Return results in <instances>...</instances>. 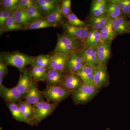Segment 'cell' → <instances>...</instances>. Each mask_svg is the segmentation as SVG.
<instances>
[{
	"instance_id": "obj_3",
	"label": "cell",
	"mask_w": 130,
	"mask_h": 130,
	"mask_svg": "<svg viewBox=\"0 0 130 130\" xmlns=\"http://www.w3.org/2000/svg\"><path fill=\"white\" fill-rule=\"evenodd\" d=\"M84 45L83 42L79 39L73 38L64 34H58L57 43L52 53H60L71 54L78 50Z\"/></svg>"
},
{
	"instance_id": "obj_29",
	"label": "cell",
	"mask_w": 130,
	"mask_h": 130,
	"mask_svg": "<svg viewBox=\"0 0 130 130\" xmlns=\"http://www.w3.org/2000/svg\"><path fill=\"white\" fill-rule=\"evenodd\" d=\"M50 55L41 54L36 56L35 59L31 64L32 67L47 68L50 61Z\"/></svg>"
},
{
	"instance_id": "obj_25",
	"label": "cell",
	"mask_w": 130,
	"mask_h": 130,
	"mask_svg": "<svg viewBox=\"0 0 130 130\" xmlns=\"http://www.w3.org/2000/svg\"><path fill=\"white\" fill-rule=\"evenodd\" d=\"M107 12L110 20H113L122 15L116 0H107Z\"/></svg>"
},
{
	"instance_id": "obj_26",
	"label": "cell",
	"mask_w": 130,
	"mask_h": 130,
	"mask_svg": "<svg viewBox=\"0 0 130 130\" xmlns=\"http://www.w3.org/2000/svg\"><path fill=\"white\" fill-rule=\"evenodd\" d=\"M24 28L17 23L12 14L8 18L3 28L0 29L1 34L8 31L23 30Z\"/></svg>"
},
{
	"instance_id": "obj_14",
	"label": "cell",
	"mask_w": 130,
	"mask_h": 130,
	"mask_svg": "<svg viewBox=\"0 0 130 130\" xmlns=\"http://www.w3.org/2000/svg\"><path fill=\"white\" fill-rule=\"evenodd\" d=\"M78 51L86 64L93 66L98 65L96 48L83 46Z\"/></svg>"
},
{
	"instance_id": "obj_8",
	"label": "cell",
	"mask_w": 130,
	"mask_h": 130,
	"mask_svg": "<svg viewBox=\"0 0 130 130\" xmlns=\"http://www.w3.org/2000/svg\"><path fill=\"white\" fill-rule=\"evenodd\" d=\"M93 83L100 89L109 85V74L106 66L98 65L95 66Z\"/></svg>"
},
{
	"instance_id": "obj_42",
	"label": "cell",
	"mask_w": 130,
	"mask_h": 130,
	"mask_svg": "<svg viewBox=\"0 0 130 130\" xmlns=\"http://www.w3.org/2000/svg\"></svg>"
},
{
	"instance_id": "obj_22",
	"label": "cell",
	"mask_w": 130,
	"mask_h": 130,
	"mask_svg": "<svg viewBox=\"0 0 130 130\" xmlns=\"http://www.w3.org/2000/svg\"><path fill=\"white\" fill-rule=\"evenodd\" d=\"M100 33L101 43L107 42L112 43L118 36L113 29L111 20L103 29L100 31Z\"/></svg>"
},
{
	"instance_id": "obj_16",
	"label": "cell",
	"mask_w": 130,
	"mask_h": 130,
	"mask_svg": "<svg viewBox=\"0 0 130 130\" xmlns=\"http://www.w3.org/2000/svg\"><path fill=\"white\" fill-rule=\"evenodd\" d=\"M44 96L38 89L37 83L33 82L28 93L24 95L25 101L31 105L43 101Z\"/></svg>"
},
{
	"instance_id": "obj_23",
	"label": "cell",
	"mask_w": 130,
	"mask_h": 130,
	"mask_svg": "<svg viewBox=\"0 0 130 130\" xmlns=\"http://www.w3.org/2000/svg\"><path fill=\"white\" fill-rule=\"evenodd\" d=\"M43 18L49 23L56 25L57 27L59 25H61L64 22V19L66 18L61 11L60 5L53 11Z\"/></svg>"
},
{
	"instance_id": "obj_36",
	"label": "cell",
	"mask_w": 130,
	"mask_h": 130,
	"mask_svg": "<svg viewBox=\"0 0 130 130\" xmlns=\"http://www.w3.org/2000/svg\"><path fill=\"white\" fill-rule=\"evenodd\" d=\"M12 11L6 9L0 10V29L3 28L6 20L12 14Z\"/></svg>"
},
{
	"instance_id": "obj_35",
	"label": "cell",
	"mask_w": 130,
	"mask_h": 130,
	"mask_svg": "<svg viewBox=\"0 0 130 130\" xmlns=\"http://www.w3.org/2000/svg\"><path fill=\"white\" fill-rule=\"evenodd\" d=\"M35 1L37 5H45L55 8L59 6L60 2V1L56 0H37Z\"/></svg>"
},
{
	"instance_id": "obj_38",
	"label": "cell",
	"mask_w": 130,
	"mask_h": 130,
	"mask_svg": "<svg viewBox=\"0 0 130 130\" xmlns=\"http://www.w3.org/2000/svg\"><path fill=\"white\" fill-rule=\"evenodd\" d=\"M100 24V30L103 29L108 23L110 20L107 12L98 17Z\"/></svg>"
},
{
	"instance_id": "obj_4",
	"label": "cell",
	"mask_w": 130,
	"mask_h": 130,
	"mask_svg": "<svg viewBox=\"0 0 130 130\" xmlns=\"http://www.w3.org/2000/svg\"><path fill=\"white\" fill-rule=\"evenodd\" d=\"M59 103H49L42 101L32 105L34 116L31 126H37L41 121L53 113L59 105Z\"/></svg>"
},
{
	"instance_id": "obj_33",
	"label": "cell",
	"mask_w": 130,
	"mask_h": 130,
	"mask_svg": "<svg viewBox=\"0 0 130 130\" xmlns=\"http://www.w3.org/2000/svg\"><path fill=\"white\" fill-rule=\"evenodd\" d=\"M1 1V9H8L12 11L18 7L19 0H3Z\"/></svg>"
},
{
	"instance_id": "obj_2",
	"label": "cell",
	"mask_w": 130,
	"mask_h": 130,
	"mask_svg": "<svg viewBox=\"0 0 130 130\" xmlns=\"http://www.w3.org/2000/svg\"><path fill=\"white\" fill-rule=\"evenodd\" d=\"M100 90L93 83H84L77 90L72 93L71 95L75 105H85L90 101Z\"/></svg>"
},
{
	"instance_id": "obj_12",
	"label": "cell",
	"mask_w": 130,
	"mask_h": 130,
	"mask_svg": "<svg viewBox=\"0 0 130 130\" xmlns=\"http://www.w3.org/2000/svg\"><path fill=\"white\" fill-rule=\"evenodd\" d=\"M112 26L117 36L130 33V20L126 16H120L111 20Z\"/></svg>"
},
{
	"instance_id": "obj_15",
	"label": "cell",
	"mask_w": 130,
	"mask_h": 130,
	"mask_svg": "<svg viewBox=\"0 0 130 130\" xmlns=\"http://www.w3.org/2000/svg\"><path fill=\"white\" fill-rule=\"evenodd\" d=\"M33 82L29 71L25 70L22 72L16 87L19 91L24 96V95L29 90Z\"/></svg>"
},
{
	"instance_id": "obj_34",
	"label": "cell",
	"mask_w": 130,
	"mask_h": 130,
	"mask_svg": "<svg viewBox=\"0 0 130 130\" xmlns=\"http://www.w3.org/2000/svg\"><path fill=\"white\" fill-rule=\"evenodd\" d=\"M60 6L61 11L65 18L72 12L71 0L60 1Z\"/></svg>"
},
{
	"instance_id": "obj_11",
	"label": "cell",
	"mask_w": 130,
	"mask_h": 130,
	"mask_svg": "<svg viewBox=\"0 0 130 130\" xmlns=\"http://www.w3.org/2000/svg\"><path fill=\"white\" fill-rule=\"evenodd\" d=\"M98 65L106 66L112 55L111 43L102 42L96 48Z\"/></svg>"
},
{
	"instance_id": "obj_9",
	"label": "cell",
	"mask_w": 130,
	"mask_h": 130,
	"mask_svg": "<svg viewBox=\"0 0 130 130\" xmlns=\"http://www.w3.org/2000/svg\"><path fill=\"white\" fill-rule=\"evenodd\" d=\"M85 64L78 50L74 51L70 54L68 59L67 74H76Z\"/></svg>"
},
{
	"instance_id": "obj_18",
	"label": "cell",
	"mask_w": 130,
	"mask_h": 130,
	"mask_svg": "<svg viewBox=\"0 0 130 130\" xmlns=\"http://www.w3.org/2000/svg\"><path fill=\"white\" fill-rule=\"evenodd\" d=\"M65 74L57 70L48 69L45 81L47 86H62L63 78Z\"/></svg>"
},
{
	"instance_id": "obj_37",
	"label": "cell",
	"mask_w": 130,
	"mask_h": 130,
	"mask_svg": "<svg viewBox=\"0 0 130 130\" xmlns=\"http://www.w3.org/2000/svg\"><path fill=\"white\" fill-rule=\"evenodd\" d=\"M88 25L93 29L100 31V24L98 17H89L86 21Z\"/></svg>"
},
{
	"instance_id": "obj_30",
	"label": "cell",
	"mask_w": 130,
	"mask_h": 130,
	"mask_svg": "<svg viewBox=\"0 0 130 130\" xmlns=\"http://www.w3.org/2000/svg\"><path fill=\"white\" fill-rule=\"evenodd\" d=\"M26 10L28 16L32 21L43 18V14L35 1V3L27 8Z\"/></svg>"
},
{
	"instance_id": "obj_40",
	"label": "cell",
	"mask_w": 130,
	"mask_h": 130,
	"mask_svg": "<svg viewBox=\"0 0 130 130\" xmlns=\"http://www.w3.org/2000/svg\"><path fill=\"white\" fill-rule=\"evenodd\" d=\"M121 13L123 16L130 19V0H126L124 7Z\"/></svg>"
},
{
	"instance_id": "obj_6",
	"label": "cell",
	"mask_w": 130,
	"mask_h": 130,
	"mask_svg": "<svg viewBox=\"0 0 130 130\" xmlns=\"http://www.w3.org/2000/svg\"><path fill=\"white\" fill-rule=\"evenodd\" d=\"M63 34L73 38L79 39L84 44L89 32L93 29L89 25L84 27H76L70 25L67 22L62 24Z\"/></svg>"
},
{
	"instance_id": "obj_17",
	"label": "cell",
	"mask_w": 130,
	"mask_h": 130,
	"mask_svg": "<svg viewBox=\"0 0 130 130\" xmlns=\"http://www.w3.org/2000/svg\"><path fill=\"white\" fill-rule=\"evenodd\" d=\"M12 14L17 23L22 26L24 28L28 26L32 21L28 16L25 8L18 6L13 10Z\"/></svg>"
},
{
	"instance_id": "obj_28",
	"label": "cell",
	"mask_w": 130,
	"mask_h": 130,
	"mask_svg": "<svg viewBox=\"0 0 130 130\" xmlns=\"http://www.w3.org/2000/svg\"><path fill=\"white\" fill-rule=\"evenodd\" d=\"M7 106L10 110L13 118L19 122H24L25 121L22 116L18 104L14 103L6 102Z\"/></svg>"
},
{
	"instance_id": "obj_21",
	"label": "cell",
	"mask_w": 130,
	"mask_h": 130,
	"mask_svg": "<svg viewBox=\"0 0 130 130\" xmlns=\"http://www.w3.org/2000/svg\"><path fill=\"white\" fill-rule=\"evenodd\" d=\"M95 66L85 64L76 74L83 83H93Z\"/></svg>"
},
{
	"instance_id": "obj_41",
	"label": "cell",
	"mask_w": 130,
	"mask_h": 130,
	"mask_svg": "<svg viewBox=\"0 0 130 130\" xmlns=\"http://www.w3.org/2000/svg\"><path fill=\"white\" fill-rule=\"evenodd\" d=\"M8 72L7 66L2 61L0 60V77H5L7 75Z\"/></svg>"
},
{
	"instance_id": "obj_5",
	"label": "cell",
	"mask_w": 130,
	"mask_h": 130,
	"mask_svg": "<svg viewBox=\"0 0 130 130\" xmlns=\"http://www.w3.org/2000/svg\"><path fill=\"white\" fill-rule=\"evenodd\" d=\"M42 92L49 103H60L71 94L70 91L61 86H47Z\"/></svg>"
},
{
	"instance_id": "obj_39",
	"label": "cell",
	"mask_w": 130,
	"mask_h": 130,
	"mask_svg": "<svg viewBox=\"0 0 130 130\" xmlns=\"http://www.w3.org/2000/svg\"><path fill=\"white\" fill-rule=\"evenodd\" d=\"M35 3V1L33 0H19L18 6L26 9Z\"/></svg>"
},
{
	"instance_id": "obj_1",
	"label": "cell",
	"mask_w": 130,
	"mask_h": 130,
	"mask_svg": "<svg viewBox=\"0 0 130 130\" xmlns=\"http://www.w3.org/2000/svg\"><path fill=\"white\" fill-rule=\"evenodd\" d=\"M36 56H29L18 51L2 52L0 55V60L7 66H11L18 69L20 72H23L26 67L31 65Z\"/></svg>"
},
{
	"instance_id": "obj_10",
	"label": "cell",
	"mask_w": 130,
	"mask_h": 130,
	"mask_svg": "<svg viewBox=\"0 0 130 130\" xmlns=\"http://www.w3.org/2000/svg\"><path fill=\"white\" fill-rule=\"evenodd\" d=\"M0 95L6 102L14 103L18 104L24 98V95L19 91L16 86L11 88L5 86L0 88Z\"/></svg>"
},
{
	"instance_id": "obj_32",
	"label": "cell",
	"mask_w": 130,
	"mask_h": 130,
	"mask_svg": "<svg viewBox=\"0 0 130 130\" xmlns=\"http://www.w3.org/2000/svg\"><path fill=\"white\" fill-rule=\"evenodd\" d=\"M93 36L90 42L88 44L85 45V46L97 48L98 47L101 43L100 30L93 29Z\"/></svg>"
},
{
	"instance_id": "obj_7",
	"label": "cell",
	"mask_w": 130,
	"mask_h": 130,
	"mask_svg": "<svg viewBox=\"0 0 130 130\" xmlns=\"http://www.w3.org/2000/svg\"><path fill=\"white\" fill-rule=\"evenodd\" d=\"M71 54L60 53H52L50 55V61L47 68L67 74L68 61Z\"/></svg>"
},
{
	"instance_id": "obj_27",
	"label": "cell",
	"mask_w": 130,
	"mask_h": 130,
	"mask_svg": "<svg viewBox=\"0 0 130 130\" xmlns=\"http://www.w3.org/2000/svg\"><path fill=\"white\" fill-rule=\"evenodd\" d=\"M57 27L56 25L50 23L43 18L34 20L31 22L30 24L24 28L23 30H35L43 29L50 27Z\"/></svg>"
},
{
	"instance_id": "obj_20",
	"label": "cell",
	"mask_w": 130,
	"mask_h": 130,
	"mask_svg": "<svg viewBox=\"0 0 130 130\" xmlns=\"http://www.w3.org/2000/svg\"><path fill=\"white\" fill-rule=\"evenodd\" d=\"M22 116L25 123L31 125V122L34 118V114L32 105L25 101H21L18 104Z\"/></svg>"
},
{
	"instance_id": "obj_31",
	"label": "cell",
	"mask_w": 130,
	"mask_h": 130,
	"mask_svg": "<svg viewBox=\"0 0 130 130\" xmlns=\"http://www.w3.org/2000/svg\"><path fill=\"white\" fill-rule=\"evenodd\" d=\"M67 22L70 25L76 27H84L88 25L86 21H82L76 14L72 12L66 17Z\"/></svg>"
},
{
	"instance_id": "obj_24",
	"label": "cell",
	"mask_w": 130,
	"mask_h": 130,
	"mask_svg": "<svg viewBox=\"0 0 130 130\" xmlns=\"http://www.w3.org/2000/svg\"><path fill=\"white\" fill-rule=\"evenodd\" d=\"M47 68L32 67L29 70L34 83H37L39 81H44L46 79Z\"/></svg>"
},
{
	"instance_id": "obj_19",
	"label": "cell",
	"mask_w": 130,
	"mask_h": 130,
	"mask_svg": "<svg viewBox=\"0 0 130 130\" xmlns=\"http://www.w3.org/2000/svg\"><path fill=\"white\" fill-rule=\"evenodd\" d=\"M107 0L91 1L89 17H98L107 11Z\"/></svg>"
},
{
	"instance_id": "obj_13",
	"label": "cell",
	"mask_w": 130,
	"mask_h": 130,
	"mask_svg": "<svg viewBox=\"0 0 130 130\" xmlns=\"http://www.w3.org/2000/svg\"><path fill=\"white\" fill-rule=\"evenodd\" d=\"M83 83L76 74H66L63 77L62 87L72 93L77 90Z\"/></svg>"
}]
</instances>
